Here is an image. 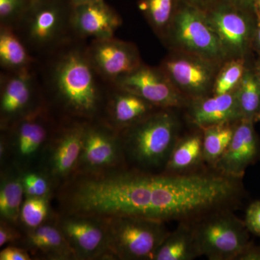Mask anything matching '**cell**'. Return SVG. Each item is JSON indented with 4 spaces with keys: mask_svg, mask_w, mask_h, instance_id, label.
Listing matches in <instances>:
<instances>
[{
    "mask_svg": "<svg viewBox=\"0 0 260 260\" xmlns=\"http://www.w3.org/2000/svg\"><path fill=\"white\" fill-rule=\"evenodd\" d=\"M179 124L172 113L145 116L119 133L123 153L141 169H157L169 160L178 140Z\"/></svg>",
    "mask_w": 260,
    "mask_h": 260,
    "instance_id": "cell-2",
    "label": "cell"
},
{
    "mask_svg": "<svg viewBox=\"0 0 260 260\" xmlns=\"http://www.w3.org/2000/svg\"><path fill=\"white\" fill-rule=\"evenodd\" d=\"M122 156L120 138L116 129L106 121H87L83 149L75 173L118 167Z\"/></svg>",
    "mask_w": 260,
    "mask_h": 260,
    "instance_id": "cell-8",
    "label": "cell"
},
{
    "mask_svg": "<svg viewBox=\"0 0 260 260\" xmlns=\"http://www.w3.org/2000/svg\"><path fill=\"white\" fill-rule=\"evenodd\" d=\"M177 0H140L139 8L155 30L161 32L172 23Z\"/></svg>",
    "mask_w": 260,
    "mask_h": 260,
    "instance_id": "cell-27",
    "label": "cell"
},
{
    "mask_svg": "<svg viewBox=\"0 0 260 260\" xmlns=\"http://www.w3.org/2000/svg\"><path fill=\"white\" fill-rule=\"evenodd\" d=\"M40 83L34 68L2 72L0 80L1 126L7 129L16 121L44 107Z\"/></svg>",
    "mask_w": 260,
    "mask_h": 260,
    "instance_id": "cell-7",
    "label": "cell"
},
{
    "mask_svg": "<svg viewBox=\"0 0 260 260\" xmlns=\"http://www.w3.org/2000/svg\"><path fill=\"white\" fill-rule=\"evenodd\" d=\"M201 256L192 224L179 223L155 251L153 260H192Z\"/></svg>",
    "mask_w": 260,
    "mask_h": 260,
    "instance_id": "cell-21",
    "label": "cell"
},
{
    "mask_svg": "<svg viewBox=\"0 0 260 260\" xmlns=\"http://www.w3.org/2000/svg\"><path fill=\"white\" fill-rule=\"evenodd\" d=\"M228 1L231 2L233 4L237 5H251L253 3H256V0H228Z\"/></svg>",
    "mask_w": 260,
    "mask_h": 260,
    "instance_id": "cell-36",
    "label": "cell"
},
{
    "mask_svg": "<svg viewBox=\"0 0 260 260\" xmlns=\"http://www.w3.org/2000/svg\"><path fill=\"white\" fill-rule=\"evenodd\" d=\"M95 1V0H70L73 5L83 4V3H90V2Z\"/></svg>",
    "mask_w": 260,
    "mask_h": 260,
    "instance_id": "cell-37",
    "label": "cell"
},
{
    "mask_svg": "<svg viewBox=\"0 0 260 260\" xmlns=\"http://www.w3.org/2000/svg\"><path fill=\"white\" fill-rule=\"evenodd\" d=\"M37 61L14 29L0 25V65L4 71L32 69Z\"/></svg>",
    "mask_w": 260,
    "mask_h": 260,
    "instance_id": "cell-22",
    "label": "cell"
},
{
    "mask_svg": "<svg viewBox=\"0 0 260 260\" xmlns=\"http://www.w3.org/2000/svg\"><path fill=\"white\" fill-rule=\"evenodd\" d=\"M73 8L70 0H30L14 30L34 57L47 56L75 39L71 28Z\"/></svg>",
    "mask_w": 260,
    "mask_h": 260,
    "instance_id": "cell-3",
    "label": "cell"
},
{
    "mask_svg": "<svg viewBox=\"0 0 260 260\" xmlns=\"http://www.w3.org/2000/svg\"><path fill=\"white\" fill-rule=\"evenodd\" d=\"M203 135L192 134L178 140L166 164L167 172H184L196 169L203 160Z\"/></svg>",
    "mask_w": 260,
    "mask_h": 260,
    "instance_id": "cell-23",
    "label": "cell"
},
{
    "mask_svg": "<svg viewBox=\"0 0 260 260\" xmlns=\"http://www.w3.org/2000/svg\"><path fill=\"white\" fill-rule=\"evenodd\" d=\"M24 194L28 197H45L50 191L51 186L49 177L42 173L27 172L22 176Z\"/></svg>",
    "mask_w": 260,
    "mask_h": 260,
    "instance_id": "cell-31",
    "label": "cell"
},
{
    "mask_svg": "<svg viewBox=\"0 0 260 260\" xmlns=\"http://www.w3.org/2000/svg\"><path fill=\"white\" fill-rule=\"evenodd\" d=\"M113 85L142 98L155 107H178L184 102L179 90L164 72L144 65Z\"/></svg>",
    "mask_w": 260,
    "mask_h": 260,
    "instance_id": "cell-12",
    "label": "cell"
},
{
    "mask_svg": "<svg viewBox=\"0 0 260 260\" xmlns=\"http://www.w3.org/2000/svg\"><path fill=\"white\" fill-rule=\"evenodd\" d=\"M236 260H260V245L249 242Z\"/></svg>",
    "mask_w": 260,
    "mask_h": 260,
    "instance_id": "cell-35",
    "label": "cell"
},
{
    "mask_svg": "<svg viewBox=\"0 0 260 260\" xmlns=\"http://www.w3.org/2000/svg\"><path fill=\"white\" fill-rule=\"evenodd\" d=\"M191 224L202 256L210 260H236L250 242L244 220L233 210L214 212Z\"/></svg>",
    "mask_w": 260,
    "mask_h": 260,
    "instance_id": "cell-5",
    "label": "cell"
},
{
    "mask_svg": "<svg viewBox=\"0 0 260 260\" xmlns=\"http://www.w3.org/2000/svg\"><path fill=\"white\" fill-rule=\"evenodd\" d=\"M198 5L184 1L172 21L173 37L195 56L216 60L224 54L223 46L205 13Z\"/></svg>",
    "mask_w": 260,
    "mask_h": 260,
    "instance_id": "cell-6",
    "label": "cell"
},
{
    "mask_svg": "<svg viewBox=\"0 0 260 260\" xmlns=\"http://www.w3.org/2000/svg\"><path fill=\"white\" fill-rule=\"evenodd\" d=\"M84 41L73 39L45 56L44 84L53 100L68 115L97 120L106 108L109 88L93 68Z\"/></svg>",
    "mask_w": 260,
    "mask_h": 260,
    "instance_id": "cell-1",
    "label": "cell"
},
{
    "mask_svg": "<svg viewBox=\"0 0 260 260\" xmlns=\"http://www.w3.org/2000/svg\"><path fill=\"white\" fill-rule=\"evenodd\" d=\"M56 223L69 243L76 259L109 257L105 220L62 214Z\"/></svg>",
    "mask_w": 260,
    "mask_h": 260,
    "instance_id": "cell-10",
    "label": "cell"
},
{
    "mask_svg": "<svg viewBox=\"0 0 260 260\" xmlns=\"http://www.w3.org/2000/svg\"><path fill=\"white\" fill-rule=\"evenodd\" d=\"M49 214L48 198L28 197L22 205L20 220L29 229H35L44 223Z\"/></svg>",
    "mask_w": 260,
    "mask_h": 260,
    "instance_id": "cell-28",
    "label": "cell"
},
{
    "mask_svg": "<svg viewBox=\"0 0 260 260\" xmlns=\"http://www.w3.org/2000/svg\"><path fill=\"white\" fill-rule=\"evenodd\" d=\"M18 233L11 228L5 220H2L0 225V246H5V244L14 242L18 238Z\"/></svg>",
    "mask_w": 260,
    "mask_h": 260,
    "instance_id": "cell-34",
    "label": "cell"
},
{
    "mask_svg": "<svg viewBox=\"0 0 260 260\" xmlns=\"http://www.w3.org/2000/svg\"><path fill=\"white\" fill-rule=\"evenodd\" d=\"M236 94L242 119L254 121L260 108V85L255 78L244 74Z\"/></svg>",
    "mask_w": 260,
    "mask_h": 260,
    "instance_id": "cell-26",
    "label": "cell"
},
{
    "mask_svg": "<svg viewBox=\"0 0 260 260\" xmlns=\"http://www.w3.org/2000/svg\"><path fill=\"white\" fill-rule=\"evenodd\" d=\"M24 188L22 176L8 175L1 181L0 215L9 223H17L20 219Z\"/></svg>",
    "mask_w": 260,
    "mask_h": 260,
    "instance_id": "cell-24",
    "label": "cell"
},
{
    "mask_svg": "<svg viewBox=\"0 0 260 260\" xmlns=\"http://www.w3.org/2000/svg\"><path fill=\"white\" fill-rule=\"evenodd\" d=\"M259 159L260 141L253 121L242 119L234 128L230 144L213 169L228 177L242 179L246 169Z\"/></svg>",
    "mask_w": 260,
    "mask_h": 260,
    "instance_id": "cell-14",
    "label": "cell"
},
{
    "mask_svg": "<svg viewBox=\"0 0 260 260\" xmlns=\"http://www.w3.org/2000/svg\"><path fill=\"white\" fill-rule=\"evenodd\" d=\"M11 130L12 145L19 161L32 160L47 141L50 121L46 106L7 128Z\"/></svg>",
    "mask_w": 260,
    "mask_h": 260,
    "instance_id": "cell-15",
    "label": "cell"
},
{
    "mask_svg": "<svg viewBox=\"0 0 260 260\" xmlns=\"http://www.w3.org/2000/svg\"><path fill=\"white\" fill-rule=\"evenodd\" d=\"M230 124H217L203 129V161L213 169L232 141L235 127Z\"/></svg>",
    "mask_w": 260,
    "mask_h": 260,
    "instance_id": "cell-25",
    "label": "cell"
},
{
    "mask_svg": "<svg viewBox=\"0 0 260 260\" xmlns=\"http://www.w3.org/2000/svg\"><path fill=\"white\" fill-rule=\"evenodd\" d=\"M121 25V17L104 0L73 5L71 28L75 39H109L114 37Z\"/></svg>",
    "mask_w": 260,
    "mask_h": 260,
    "instance_id": "cell-13",
    "label": "cell"
},
{
    "mask_svg": "<svg viewBox=\"0 0 260 260\" xmlns=\"http://www.w3.org/2000/svg\"><path fill=\"white\" fill-rule=\"evenodd\" d=\"M258 39H259V42L260 44V23L259 25V30H258Z\"/></svg>",
    "mask_w": 260,
    "mask_h": 260,
    "instance_id": "cell-42",
    "label": "cell"
},
{
    "mask_svg": "<svg viewBox=\"0 0 260 260\" xmlns=\"http://www.w3.org/2000/svg\"><path fill=\"white\" fill-rule=\"evenodd\" d=\"M218 0H199L200 7L203 5H212Z\"/></svg>",
    "mask_w": 260,
    "mask_h": 260,
    "instance_id": "cell-38",
    "label": "cell"
},
{
    "mask_svg": "<svg viewBox=\"0 0 260 260\" xmlns=\"http://www.w3.org/2000/svg\"><path fill=\"white\" fill-rule=\"evenodd\" d=\"M259 82H260V72H259Z\"/></svg>",
    "mask_w": 260,
    "mask_h": 260,
    "instance_id": "cell-43",
    "label": "cell"
},
{
    "mask_svg": "<svg viewBox=\"0 0 260 260\" xmlns=\"http://www.w3.org/2000/svg\"><path fill=\"white\" fill-rule=\"evenodd\" d=\"M237 7L231 2L223 0V3L215 4L206 15L223 47L230 48L233 51L244 49L249 32L245 18Z\"/></svg>",
    "mask_w": 260,
    "mask_h": 260,
    "instance_id": "cell-17",
    "label": "cell"
},
{
    "mask_svg": "<svg viewBox=\"0 0 260 260\" xmlns=\"http://www.w3.org/2000/svg\"><path fill=\"white\" fill-rule=\"evenodd\" d=\"M191 116L201 129L242 119L237 94L232 92L199 101L193 106Z\"/></svg>",
    "mask_w": 260,
    "mask_h": 260,
    "instance_id": "cell-19",
    "label": "cell"
},
{
    "mask_svg": "<svg viewBox=\"0 0 260 260\" xmlns=\"http://www.w3.org/2000/svg\"><path fill=\"white\" fill-rule=\"evenodd\" d=\"M207 61L198 56L170 58L164 61L162 72L176 88L200 97L209 88L213 78V70Z\"/></svg>",
    "mask_w": 260,
    "mask_h": 260,
    "instance_id": "cell-16",
    "label": "cell"
},
{
    "mask_svg": "<svg viewBox=\"0 0 260 260\" xmlns=\"http://www.w3.org/2000/svg\"><path fill=\"white\" fill-rule=\"evenodd\" d=\"M30 3V0H0V25L16 28Z\"/></svg>",
    "mask_w": 260,
    "mask_h": 260,
    "instance_id": "cell-30",
    "label": "cell"
},
{
    "mask_svg": "<svg viewBox=\"0 0 260 260\" xmlns=\"http://www.w3.org/2000/svg\"><path fill=\"white\" fill-rule=\"evenodd\" d=\"M256 5L257 6V8H259L260 10V0H256Z\"/></svg>",
    "mask_w": 260,
    "mask_h": 260,
    "instance_id": "cell-41",
    "label": "cell"
},
{
    "mask_svg": "<svg viewBox=\"0 0 260 260\" xmlns=\"http://www.w3.org/2000/svg\"><path fill=\"white\" fill-rule=\"evenodd\" d=\"M25 242L35 254L47 256L49 259H76L69 243L56 223H44L35 229H29Z\"/></svg>",
    "mask_w": 260,
    "mask_h": 260,
    "instance_id": "cell-20",
    "label": "cell"
},
{
    "mask_svg": "<svg viewBox=\"0 0 260 260\" xmlns=\"http://www.w3.org/2000/svg\"><path fill=\"white\" fill-rule=\"evenodd\" d=\"M155 106L126 90L111 85L106 111L109 125L120 131L151 114Z\"/></svg>",
    "mask_w": 260,
    "mask_h": 260,
    "instance_id": "cell-18",
    "label": "cell"
},
{
    "mask_svg": "<svg viewBox=\"0 0 260 260\" xmlns=\"http://www.w3.org/2000/svg\"><path fill=\"white\" fill-rule=\"evenodd\" d=\"M85 123L70 122L51 139L44 165L49 179L60 184L74 174L83 149Z\"/></svg>",
    "mask_w": 260,
    "mask_h": 260,
    "instance_id": "cell-11",
    "label": "cell"
},
{
    "mask_svg": "<svg viewBox=\"0 0 260 260\" xmlns=\"http://www.w3.org/2000/svg\"><path fill=\"white\" fill-rule=\"evenodd\" d=\"M109 257L153 259L169 235L165 223L148 219L124 217L106 220Z\"/></svg>",
    "mask_w": 260,
    "mask_h": 260,
    "instance_id": "cell-4",
    "label": "cell"
},
{
    "mask_svg": "<svg viewBox=\"0 0 260 260\" xmlns=\"http://www.w3.org/2000/svg\"><path fill=\"white\" fill-rule=\"evenodd\" d=\"M86 51L97 73L110 85L142 65L137 48L114 37L90 41Z\"/></svg>",
    "mask_w": 260,
    "mask_h": 260,
    "instance_id": "cell-9",
    "label": "cell"
},
{
    "mask_svg": "<svg viewBox=\"0 0 260 260\" xmlns=\"http://www.w3.org/2000/svg\"><path fill=\"white\" fill-rule=\"evenodd\" d=\"M244 63L242 60L229 63L218 77L215 85V95H222L232 92L233 89L244 76Z\"/></svg>",
    "mask_w": 260,
    "mask_h": 260,
    "instance_id": "cell-29",
    "label": "cell"
},
{
    "mask_svg": "<svg viewBox=\"0 0 260 260\" xmlns=\"http://www.w3.org/2000/svg\"><path fill=\"white\" fill-rule=\"evenodd\" d=\"M183 1L186 2V3H190V4L198 5L200 7L199 0H183Z\"/></svg>",
    "mask_w": 260,
    "mask_h": 260,
    "instance_id": "cell-39",
    "label": "cell"
},
{
    "mask_svg": "<svg viewBox=\"0 0 260 260\" xmlns=\"http://www.w3.org/2000/svg\"><path fill=\"white\" fill-rule=\"evenodd\" d=\"M254 120L260 121V108L259 112H258L257 114H256L255 119H254Z\"/></svg>",
    "mask_w": 260,
    "mask_h": 260,
    "instance_id": "cell-40",
    "label": "cell"
},
{
    "mask_svg": "<svg viewBox=\"0 0 260 260\" xmlns=\"http://www.w3.org/2000/svg\"><path fill=\"white\" fill-rule=\"evenodd\" d=\"M244 223L250 234L260 237V200L253 202L246 210Z\"/></svg>",
    "mask_w": 260,
    "mask_h": 260,
    "instance_id": "cell-32",
    "label": "cell"
},
{
    "mask_svg": "<svg viewBox=\"0 0 260 260\" xmlns=\"http://www.w3.org/2000/svg\"><path fill=\"white\" fill-rule=\"evenodd\" d=\"M30 254L26 249L15 246H8L0 252L1 260H30Z\"/></svg>",
    "mask_w": 260,
    "mask_h": 260,
    "instance_id": "cell-33",
    "label": "cell"
}]
</instances>
